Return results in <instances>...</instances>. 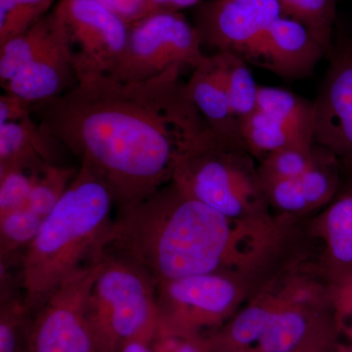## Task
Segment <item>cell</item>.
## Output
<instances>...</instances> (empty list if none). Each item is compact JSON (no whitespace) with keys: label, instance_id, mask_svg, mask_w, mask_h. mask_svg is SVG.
Segmentation results:
<instances>
[{"label":"cell","instance_id":"33","mask_svg":"<svg viewBox=\"0 0 352 352\" xmlns=\"http://www.w3.org/2000/svg\"><path fill=\"white\" fill-rule=\"evenodd\" d=\"M132 25L149 15L148 0H95Z\"/></svg>","mask_w":352,"mask_h":352},{"label":"cell","instance_id":"31","mask_svg":"<svg viewBox=\"0 0 352 352\" xmlns=\"http://www.w3.org/2000/svg\"><path fill=\"white\" fill-rule=\"evenodd\" d=\"M339 333L333 317L323 321L307 336L300 346L289 352H331L338 344Z\"/></svg>","mask_w":352,"mask_h":352},{"label":"cell","instance_id":"29","mask_svg":"<svg viewBox=\"0 0 352 352\" xmlns=\"http://www.w3.org/2000/svg\"><path fill=\"white\" fill-rule=\"evenodd\" d=\"M46 166L0 168V217L24 207Z\"/></svg>","mask_w":352,"mask_h":352},{"label":"cell","instance_id":"14","mask_svg":"<svg viewBox=\"0 0 352 352\" xmlns=\"http://www.w3.org/2000/svg\"><path fill=\"white\" fill-rule=\"evenodd\" d=\"M315 144V143H314ZM316 145L314 164L302 175L263 184L266 198L287 212H302L328 203L340 184V160Z\"/></svg>","mask_w":352,"mask_h":352},{"label":"cell","instance_id":"6","mask_svg":"<svg viewBox=\"0 0 352 352\" xmlns=\"http://www.w3.org/2000/svg\"><path fill=\"white\" fill-rule=\"evenodd\" d=\"M195 25L179 12L159 11L131 25L126 52L111 76L141 82L173 66L193 71L206 59Z\"/></svg>","mask_w":352,"mask_h":352},{"label":"cell","instance_id":"25","mask_svg":"<svg viewBox=\"0 0 352 352\" xmlns=\"http://www.w3.org/2000/svg\"><path fill=\"white\" fill-rule=\"evenodd\" d=\"M44 220L25 207L0 217V258H24Z\"/></svg>","mask_w":352,"mask_h":352},{"label":"cell","instance_id":"27","mask_svg":"<svg viewBox=\"0 0 352 352\" xmlns=\"http://www.w3.org/2000/svg\"><path fill=\"white\" fill-rule=\"evenodd\" d=\"M315 155L316 145L314 143L289 146L271 153L261 161L258 168L263 185L302 175L314 164Z\"/></svg>","mask_w":352,"mask_h":352},{"label":"cell","instance_id":"23","mask_svg":"<svg viewBox=\"0 0 352 352\" xmlns=\"http://www.w3.org/2000/svg\"><path fill=\"white\" fill-rule=\"evenodd\" d=\"M284 15L307 28L314 38L326 50V57L335 39L338 0H277Z\"/></svg>","mask_w":352,"mask_h":352},{"label":"cell","instance_id":"12","mask_svg":"<svg viewBox=\"0 0 352 352\" xmlns=\"http://www.w3.org/2000/svg\"><path fill=\"white\" fill-rule=\"evenodd\" d=\"M197 6L195 27L203 44L241 58L284 15L277 0H208Z\"/></svg>","mask_w":352,"mask_h":352},{"label":"cell","instance_id":"8","mask_svg":"<svg viewBox=\"0 0 352 352\" xmlns=\"http://www.w3.org/2000/svg\"><path fill=\"white\" fill-rule=\"evenodd\" d=\"M157 333L195 339L219 327L232 314L238 289L221 272L192 275L157 287ZM156 335V336H157Z\"/></svg>","mask_w":352,"mask_h":352},{"label":"cell","instance_id":"9","mask_svg":"<svg viewBox=\"0 0 352 352\" xmlns=\"http://www.w3.org/2000/svg\"><path fill=\"white\" fill-rule=\"evenodd\" d=\"M54 11L63 22L76 80L110 76L126 52L131 25L95 0H60Z\"/></svg>","mask_w":352,"mask_h":352},{"label":"cell","instance_id":"19","mask_svg":"<svg viewBox=\"0 0 352 352\" xmlns=\"http://www.w3.org/2000/svg\"><path fill=\"white\" fill-rule=\"evenodd\" d=\"M63 22L54 10L36 25L0 44V83L4 87L64 34Z\"/></svg>","mask_w":352,"mask_h":352},{"label":"cell","instance_id":"5","mask_svg":"<svg viewBox=\"0 0 352 352\" xmlns=\"http://www.w3.org/2000/svg\"><path fill=\"white\" fill-rule=\"evenodd\" d=\"M102 258L87 302L98 351L120 352L135 340L152 344L159 327L156 286L129 264Z\"/></svg>","mask_w":352,"mask_h":352},{"label":"cell","instance_id":"16","mask_svg":"<svg viewBox=\"0 0 352 352\" xmlns=\"http://www.w3.org/2000/svg\"><path fill=\"white\" fill-rule=\"evenodd\" d=\"M186 87L190 99L215 134L241 140L239 124L231 110L226 80L215 53L207 55L193 69Z\"/></svg>","mask_w":352,"mask_h":352},{"label":"cell","instance_id":"37","mask_svg":"<svg viewBox=\"0 0 352 352\" xmlns=\"http://www.w3.org/2000/svg\"><path fill=\"white\" fill-rule=\"evenodd\" d=\"M331 352H352V344H339V342H338Z\"/></svg>","mask_w":352,"mask_h":352},{"label":"cell","instance_id":"17","mask_svg":"<svg viewBox=\"0 0 352 352\" xmlns=\"http://www.w3.org/2000/svg\"><path fill=\"white\" fill-rule=\"evenodd\" d=\"M59 148L65 147L32 113L19 122L0 124V168L63 164H59Z\"/></svg>","mask_w":352,"mask_h":352},{"label":"cell","instance_id":"21","mask_svg":"<svg viewBox=\"0 0 352 352\" xmlns=\"http://www.w3.org/2000/svg\"><path fill=\"white\" fill-rule=\"evenodd\" d=\"M320 231L337 272L351 268L352 192L333 201L324 212Z\"/></svg>","mask_w":352,"mask_h":352},{"label":"cell","instance_id":"26","mask_svg":"<svg viewBox=\"0 0 352 352\" xmlns=\"http://www.w3.org/2000/svg\"><path fill=\"white\" fill-rule=\"evenodd\" d=\"M78 170L67 164H47L32 187L24 207L45 219L63 197Z\"/></svg>","mask_w":352,"mask_h":352},{"label":"cell","instance_id":"36","mask_svg":"<svg viewBox=\"0 0 352 352\" xmlns=\"http://www.w3.org/2000/svg\"><path fill=\"white\" fill-rule=\"evenodd\" d=\"M120 352H152L151 344L143 340L129 342Z\"/></svg>","mask_w":352,"mask_h":352},{"label":"cell","instance_id":"38","mask_svg":"<svg viewBox=\"0 0 352 352\" xmlns=\"http://www.w3.org/2000/svg\"><path fill=\"white\" fill-rule=\"evenodd\" d=\"M210 352H212V351H210Z\"/></svg>","mask_w":352,"mask_h":352},{"label":"cell","instance_id":"24","mask_svg":"<svg viewBox=\"0 0 352 352\" xmlns=\"http://www.w3.org/2000/svg\"><path fill=\"white\" fill-rule=\"evenodd\" d=\"M32 315L24 294L0 300V352H29Z\"/></svg>","mask_w":352,"mask_h":352},{"label":"cell","instance_id":"11","mask_svg":"<svg viewBox=\"0 0 352 352\" xmlns=\"http://www.w3.org/2000/svg\"><path fill=\"white\" fill-rule=\"evenodd\" d=\"M314 100V142L352 166V41L333 39Z\"/></svg>","mask_w":352,"mask_h":352},{"label":"cell","instance_id":"1","mask_svg":"<svg viewBox=\"0 0 352 352\" xmlns=\"http://www.w3.org/2000/svg\"><path fill=\"white\" fill-rule=\"evenodd\" d=\"M182 69L141 82L88 76L32 106V116L106 183L120 210L170 183L180 157L210 129Z\"/></svg>","mask_w":352,"mask_h":352},{"label":"cell","instance_id":"4","mask_svg":"<svg viewBox=\"0 0 352 352\" xmlns=\"http://www.w3.org/2000/svg\"><path fill=\"white\" fill-rule=\"evenodd\" d=\"M252 157L242 141L210 129L180 157L171 182L229 219H241L266 197Z\"/></svg>","mask_w":352,"mask_h":352},{"label":"cell","instance_id":"13","mask_svg":"<svg viewBox=\"0 0 352 352\" xmlns=\"http://www.w3.org/2000/svg\"><path fill=\"white\" fill-rule=\"evenodd\" d=\"M326 50L302 23L282 15L268 27L242 58L286 80L314 74Z\"/></svg>","mask_w":352,"mask_h":352},{"label":"cell","instance_id":"34","mask_svg":"<svg viewBox=\"0 0 352 352\" xmlns=\"http://www.w3.org/2000/svg\"><path fill=\"white\" fill-rule=\"evenodd\" d=\"M32 113V104L20 97L7 92L0 96V124L19 122Z\"/></svg>","mask_w":352,"mask_h":352},{"label":"cell","instance_id":"28","mask_svg":"<svg viewBox=\"0 0 352 352\" xmlns=\"http://www.w3.org/2000/svg\"><path fill=\"white\" fill-rule=\"evenodd\" d=\"M55 0H0V44L45 17Z\"/></svg>","mask_w":352,"mask_h":352},{"label":"cell","instance_id":"3","mask_svg":"<svg viewBox=\"0 0 352 352\" xmlns=\"http://www.w3.org/2000/svg\"><path fill=\"white\" fill-rule=\"evenodd\" d=\"M115 205L106 183L85 164L46 217L23 258L25 302L36 311L60 284L98 258Z\"/></svg>","mask_w":352,"mask_h":352},{"label":"cell","instance_id":"32","mask_svg":"<svg viewBox=\"0 0 352 352\" xmlns=\"http://www.w3.org/2000/svg\"><path fill=\"white\" fill-rule=\"evenodd\" d=\"M152 352H210L205 338L176 337L157 333L151 344Z\"/></svg>","mask_w":352,"mask_h":352},{"label":"cell","instance_id":"15","mask_svg":"<svg viewBox=\"0 0 352 352\" xmlns=\"http://www.w3.org/2000/svg\"><path fill=\"white\" fill-rule=\"evenodd\" d=\"M76 82L64 31L55 43L2 88L4 92L16 95L34 106L60 96L75 87Z\"/></svg>","mask_w":352,"mask_h":352},{"label":"cell","instance_id":"10","mask_svg":"<svg viewBox=\"0 0 352 352\" xmlns=\"http://www.w3.org/2000/svg\"><path fill=\"white\" fill-rule=\"evenodd\" d=\"M314 101L282 88L259 85L256 110L241 126V140L263 161L289 146L314 144Z\"/></svg>","mask_w":352,"mask_h":352},{"label":"cell","instance_id":"35","mask_svg":"<svg viewBox=\"0 0 352 352\" xmlns=\"http://www.w3.org/2000/svg\"><path fill=\"white\" fill-rule=\"evenodd\" d=\"M203 0H148L150 12L173 11L179 12L182 9L199 6Z\"/></svg>","mask_w":352,"mask_h":352},{"label":"cell","instance_id":"20","mask_svg":"<svg viewBox=\"0 0 352 352\" xmlns=\"http://www.w3.org/2000/svg\"><path fill=\"white\" fill-rule=\"evenodd\" d=\"M320 322L310 315L305 300L283 296L263 337L251 351L289 352L307 339Z\"/></svg>","mask_w":352,"mask_h":352},{"label":"cell","instance_id":"22","mask_svg":"<svg viewBox=\"0 0 352 352\" xmlns=\"http://www.w3.org/2000/svg\"><path fill=\"white\" fill-rule=\"evenodd\" d=\"M215 54L226 80L231 110L241 129L244 120L256 110L259 85L242 58L228 52Z\"/></svg>","mask_w":352,"mask_h":352},{"label":"cell","instance_id":"18","mask_svg":"<svg viewBox=\"0 0 352 352\" xmlns=\"http://www.w3.org/2000/svg\"><path fill=\"white\" fill-rule=\"evenodd\" d=\"M283 295L258 300L236 315L221 330L205 338L212 352L251 351L261 339Z\"/></svg>","mask_w":352,"mask_h":352},{"label":"cell","instance_id":"2","mask_svg":"<svg viewBox=\"0 0 352 352\" xmlns=\"http://www.w3.org/2000/svg\"><path fill=\"white\" fill-rule=\"evenodd\" d=\"M252 235L170 182L119 210L97 256L129 264L157 288L242 263L254 251Z\"/></svg>","mask_w":352,"mask_h":352},{"label":"cell","instance_id":"7","mask_svg":"<svg viewBox=\"0 0 352 352\" xmlns=\"http://www.w3.org/2000/svg\"><path fill=\"white\" fill-rule=\"evenodd\" d=\"M97 258L64 280L32 315L29 352H99L87 302L103 267Z\"/></svg>","mask_w":352,"mask_h":352},{"label":"cell","instance_id":"30","mask_svg":"<svg viewBox=\"0 0 352 352\" xmlns=\"http://www.w3.org/2000/svg\"><path fill=\"white\" fill-rule=\"evenodd\" d=\"M332 317L339 336L352 344V267L336 273L330 289Z\"/></svg>","mask_w":352,"mask_h":352}]
</instances>
